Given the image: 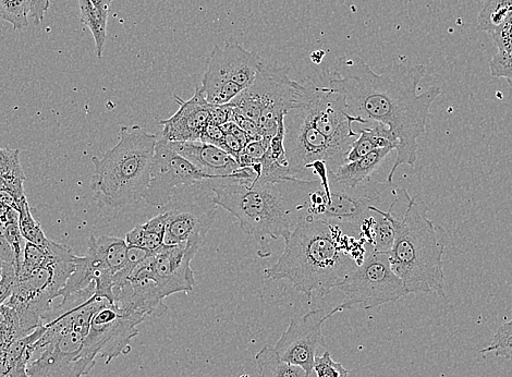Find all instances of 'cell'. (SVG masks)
<instances>
[{
  "instance_id": "40",
  "label": "cell",
  "mask_w": 512,
  "mask_h": 377,
  "mask_svg": "<svg viewBox=\"0 0 512 377\" xmlns=\"http://www.w3.org/2000/svg\"><path fill=\"white\" fill-rule=\"evenodd\" d=\"M323 51L314 52L311 54V60L315 65H320L322 63L323 57L325 55H321Z\"/></svg>"
},
{
  "instance_id": "33",
  "label": "cell",
  "mask_w": 512,
  "mask_h": 377,
  "mask_svg": "<svg viewBox=\"0 0 512 377\" xmlns=\"http://www.w3.org/2000/svg\"><path fill=\"white\" fill-rule=\"evenodd\" d=\"M0 328L15 334L18 338L27 336L22 332L18 313L8 304H0Z\"/></svg>"
},
{
  "instance_id": "14",
  "label": "cell",
  "mask_w": 512,
  "mask_h": 377,
  "mask_svg": "<svg viewBox=\"0 0 512 377\" xmlns=\"http://www.w3.org/2000/svg\"><path fill=\"white\" fill-rule=\"evenodd\" d=\"M285 150L290 176L308 180V165L322 161L332 175L346 163L350 148L322 135L292 108L285 116Z\"/></svg>"
},
{
  "instance_id": "32",
  "label": "cell",
  "mask_w": 512,
  "mask_h": 377,
  "mask_svg": "<svg viewBox=\"0 0 512 377\" xmlns=\"http://www.w3.org/2000/svg\"><path fill=\"white\" fill-rule=\"evenodd\" d=\"M9 176H26L20 164V152L0 148V178Z\"/></svg>"
},
{
  "instance_id": "5",
  "label": "cell",
  "mask_w": 512,
  "mask_h": 377,
  "mask_svg": "<svg viewBox=\"0 0 512 377\" xmlns=\"http://www.w3.org/2000/svg\"><path fill=\"white\" fill-rule=\"evenodd\" d=\"M94 293L89 287L63 298L53 308L44 334L33 345L30 377H83L90 373L81 358L85 338L93 314L109 301Z\"/></svg>"
},
{
  "instance_id": "2",
  "label": "cell",
  "mask_w": 512,
  "mask_h": 377,
  "mask_svg": "<svg viewBox=\"0 0 512 377\" xmlns=\"http://www.w3.org/2000/svg\"><path fill=\"white\" fill-rule=\"evenodd\" d=\"M218 206L233 214L245 234L253 237L261 259L270 258V240H287L306 212L310 194L322 188L319 179L290 178L247 185L233 176L211 179Z\"/></svg>"
},
{
  "instance_id": "1",
  "label": "cell",
  "mask_w": 512,
  "mask_h": 377,
  "mask_svg": "<svg viewBox=\"0 0 512 377\" xmlns=\"http://www.w3.org/2000/svg\"><path fill=\"white\" fill-rule=\"evenodd\" d=\"M425 74L423 65L376 74L359 57L340 59L332 72L334 83L346 96L348 114L360 125H384L397 139V157L388 182H393L401 165L416 164L418 140L425 132L432 104L442 94L437 85L418 94Z\"/></svg>"
},
{
  "instance_id": "28",
  "label": "cell",
  "mask_w": 512,
  "mask_h": 377,
  "mask_svg": "<svg viewBox=\"0 0 512 377\" xmlns=\"http://www.w3.org/2000/svg\"><path fill=\"white\" fill-rule=\"evenodd\" d=\"M19 228L21 234L26 241L33 243V245L45 248L50 239H48L42 229L41 224L35 221L32 215L28 200L24 201L19 208Z\"/></svg>"
},
{
  "instance_id": "38",
  "label": "cell",
  "mask_w": 512,
  "mask_h": 377,
  "mask_svg": "<svg viewBox=\"0 0 512 377\" xmlns=\"http://www.w3.org/2000/svg\"><path fill=\"white\" fill-rule=\"evenodd\" d=\"M222 149L229 153L231 156H234L237 160L242 150L245 149V145H243L242 142L235 136L230 135V133H225Z\"/></svg>"
},
{
  "instance_id": "12",
  "label": "cell",
  "mask_w": 512,
  "mask_h": 377,
  "mask_svg": "<svg viewBox=\"0 0 512 377\" xmlns=\"http://www.w3.org/2000/svg\"><path fill=\"white\" fill-rule=\"evenodd\" d=\"M265 65L258 53L238 43L216 46L200 85L206 101L217 106L230 104L250 87Z\"/></svg>"
},
{
  "instance_id": "27",
  "label": "cell",
  "mask_w": 512,
  "mask_h": 377,
  "mask_svg": "<svg viewBox=\"0 0 512 377\" xmlns=\"http://www.w3.org/2000/svg\"><path fill=\"white\" fill-rule=\"evenodd\" d=\"M512 19V0H487L478 17V29L493 32Z\"/></svg>"
},
{
  "instance_id": "15",
  "label": "cell",
  "mask_w": 512,
  "mask_h": 377,
  "mask_svg": "<svg viewBox=\"0 0 512 377\" xmlns=\"http://www.w3.org/2000/svg\"><path fill=\"white\" fill-rule=\"evenodd\" d=\"M143 323L136 316L119 310L114 303L107 301L91 319L90 330L85 338L82 361L91 371L96 356L101 355L109 364L121 355L132 350L131 340L139 335L138 326Z\"/></svg>"
},
{
  "instance_id": "3",
  "label": "cell",
  "mask_w": 512,
  "mask_h": 377,
  "mask_svg": "<svg viewBox=\"0 0 512 377\" xmlns=\"http://www.w3.org/2000/svg\"><path fill=\"white\" fill-rule=\"evenodd\" d=\"M352 239L340 226L304 213L285 240L282 257L264 270L265 278L287 281L309 300L325 297L357 267L349 254Z\"/></svg>"
},
{
  "instance_id": "25",
  "label": "cell",
  "mask_w": 512,
  "mask_h": 377,
  "mask_svg": "<svg viewBox=\"0 0 512 377\" xmlns=\"http://www.w3.org/2000/svg\"><path fill=\"white\" fill-rule=\"evenodd\" d=\"M259 377H315L301 367L280 359L274 347L264 346L255 356Z\"/></svg>"
},
{
  "instance_id": "7",
  "label": "cell",
  "mask_w": 512,
  "mask_h": 377,
  "mask_svg": "<svg viewBox=\"0 0 512 377\" xmlns=\"http://www.w3.org/2000/svg\"><path fill=\"white\" fill-rule=\"evenodd\" d=\"M47 261L28 275L17 277L14 291L6 304L18 313L24 335L46 324L53 301L60 297L78 258L72 249L55 241L48 245Z\"/></svg>"
},
{
  "instance_id": "41",
  "label": "cell",
  "mask_w": 512,
  "mask_h": 377,
  "mask_svg": "<svg viewBox=\"0 0 512 377\" xmlns=\"http://www.w3.org/2000/svg\"><path fill=\"white\" fill-rule=\"evenodd\" d=\"M4 263L5 262L3 261L2 257H0V275H2Z\"/></svg>"
},
{
  "instance_id": "36",
  "label": "cell",
  "mask_w": 512,
  "mask_h": 377,
  "mask_svg": "<svg viewBox=\"0 0 512 377\" xmlns=\"http://www.w3.org/2000/svg\"><path fill=\"white\" fill-rule=\"evenodd\" d=\"M225 138V132L222 128V126L215 125L213 123H210L207 125L203 132V136L201 139V142L215 145V147L223 148Z\"/></svg>"
},
{
  "instance_id": "13",
  "label": "cell",
  "mask_w": 512,
  "mask_h": 377,
  "mask_svg": "<svg viewBox=\"0 0 512 377\" xmlns=\"http://www.w3.org/2000/svg\"><path fill=\"white\" fill-rule=\"evenodd\" d=\"M367 248L363 263L336 287L346 296V300L339 304L343 311L355 307L370 310L409 295L390 266L388 253L376 251L368 243Z\"/></svg>"
},
{
  "instance_id": "22",
  "label": "cell",
  "mask_w": 512,
  "mask_h": 377,
  "mask_svg": "<svg viewBox=\"0 0 512 377\" xmlns=\"http://www.w3.org/2000/svg\"><path fill=\"white\" fill-rule=\"evenodd\" d=\"M392 151H394L393 148L377 149L358 161L345 163L336 172L329 175V180L348 187L359 186L362 182L371 179L372 174Z\"/></svg>"
},
{
  "instance_id": "8",
  "label": "cell",
  "mask_w": 512,
  "mask_h": 377,
  "mask_svg": "<svg viewBox=\"0 0 512 377\" xmlns=\"http://www.w3.org/2000/svg\"><path fill=\"white\" fill-rule=\"evenodd\" d=\"M302 91V82L292 80L288 69L265 65L250 87L229 105L258 126L261 138L272 139L279 121L298 106Z\"/></svg>"
},
{
  "instance_id": "17",
  "label": "cell",
  "mask_w": 512,
  "mask_h": 377,
  "mask_svg": "<svg viewBox=\"0 0 512 377\" xmlns=\"http://www.w3.org/2000/svg\"><path fill=\"white\" fill-rule=\"evenodd\" d=\"M157 135L151 178L143 200L156 208H163L175 192L184 186L211 179L202 174L185 157L169 147L166 140Z\"/></svg>"
},
{
  "instance_id": "37",
  "label": "cell",
  "mask_w": 512,
  "mask_h": 377,
  "mask_svg": "<svg viewBox=\"0 0 512 377\" xmlns=\"http://www.w3.org/2000/svg\"><path fill=\"white\" fill-rule=\"evenodd\" d=\"M0 257L5 263L15 264V254L6 238L5 225L0 222Z\"/></svg>"
},
{
  "instance_id": "39",
  "label": "cell",
  "mask_w": 512,
  "mask_h": 377,
  "mask_svg": "<svg viewBox=\"0 0 512 377\" xmlns=\"http://www.w3.org/2000/svg\"><path fill=\"white\" fill-rule=\"evenodd\" d=\"M90 2L96 7L109 11V8H111L113 0H90Z\"/></svg>"
},
{
  "instance_id": "34",
  "label": "cell",
  "mask_w": 512,
  "mask_h": 377,
  "mask_svg": "<svg viewBox=\"0 0 512 377\" xmlns=\"http://www.w3.org/2000/svg\"><path fill=\"white\" fill-rule=\"evenodd\" d=\"M17 281L15 264L4 263L2 275H0V304H4L12 295Z\"/></svg>"
},
{
  "instance_id": "20",
  "label": "cell",
  "mask_w": 512,
  "mask_h": 377,
  "mask_svg": "<svg viewBox=\"0 0 512 377\" xmlns=\"http://www.w3.org/2000/svg\"><path fill=\"white\" fill-rule=\"evenodd\" d=\"M167 143L211 179L231 177L240 168L234 156L215 145L201 141Z\"/></svg>"
},
{
  "instance_id": "16",
  "label": "cell",
  "mask_w": 512,
  "mask_h": 377,
  "mask_svg": "<svg viewBox=\"0 0 512 377\" xmlns=\"http://www.w3.org/2000/svg\"><path fill=\"white\" fill-rule=\"evenodd\" d=\"M201 247L194 242L163 245L138 266L156 284L163 299L178 293L189 294L197 284L191 262Z\"/></svg>"
},
{
  "instance_id": "21",
  "label": "cell",
  "mask_w": 512,
  "mask_h": 377,
  "mask_svg": "<svg viewBox=\"0 0 512 377\" xmlns=\"http://www.w3.org/2000/svg\"><path fill=\"white\" fill-rule=\"evenodd\" d=\"M50 6L51 0H0V18L22 31L29 27V18L39 26Z\"/></svg>"
},
{
  "instance_id": "4",
  "label": "cell",
  "mask_w": 512,
  "mask_h": 377,
  "mask_svg": "<svg viewBox=\"0 0 512 377\" xmlns=\"http://www.w3.org/2000/svg\"><path fill=\"white\" fill-rule=\"evenodd\" d=\"M428 212L429 206L419 197H411L404 216L381 210L395 230L388 259L408 294L446 298L443 257L449 237L442 226L430 220Z\"/></svg>"
},
{
  "instance_id": "26",
  "label": "cell",
  "mask_w": 512,
  "mask_h": 377,
  "mask_svg": "<svg viewBox=\"0 0 512 377\" xmlns=\"http://www.w3.org/2000/svg\"><path fill=\"white\" fill-rule=\"evenodd\" d=\"M80 21L91 31L95 43L96 57L102 59L107 40L109 11L94 6L90 0H79Z\"/></svg>"
},
{
  "instance_id": "31",
  "label": "cell",
  "mask_w": 512,
  "mask_h": 377,
  "mask_svg": "<svg viewBox=\"0 0 512 377\" xmlns=\"http://www.w3.org/2000/svg\"><path fill=\"white\" fill-rule=\"evenodd\" d=\"M313 372L318 377H348V370L343 364L334 361L329 351L321 357L316 356Z\"/></svg>"
},
{
  "instance_id": "24",
  "label": "cell",
  "mask_w": 512,
  "mask_h": 377,
  "mask_svg": "<svg viewBox=\"0 0 512 377\" xmlns=\"http://www.w3.org/2000/svg\"><path fill=\"white\" fill-rule=\"evenodd\" d=\"M167 216L164 212L156 215L149 222L134 227L126 235L130 248H140L153 252L164 245Z\"/></svg>"
},
{
  "instance_id": "9",
  "label": "cell",
  "mask_w": 512,
  "mask_h": 377,
  "mask_svg": "<svg viewBox=\"0 0 512 377\" xmlns=\"http://www.w3.org/2000/svg\"><path fill=\"white\" fill-rule=\"evenodd\" d=\"M410 194L393 182H379L372 178L356 187H348L329 180V194L323 204L307 209V214L329 224L348 226L359 230L365 218L373 214L372 206L383 211L394 210L399 201L409 200Z\"/></svg>"
},
{
  "instance_id": "10",
  "label": "cell",
  "mask_w": 512,
  "mask_h": 377,
  "mask_svg": "<svg viewBox=\"0 0 512 377\" xmlns=\"http://www.w3.org/2000/svg\"><path fill=\"white\" fill-rule=\"evenodd\" d=\"M302 84L300 101L295 107L300 115L322 135L351 149L359 137L353 130L358 121L348 114L346 96L334 83L332 72Z\"/></svg>"
},
{
  "instance_id": "29",
  "label": "cell",
  "mask_w": 512,
  "mask_h": 377,
  "mask_svg": "<svg viewBox=\"0 0 512 377\" xmlns=\"http://www.w3.org/2000/svg\"><path fill=\"white\" fill-rule=\"evenodd\" d=\"M371 212L375 213V228L372 247L376 251L388 252L392 249L395 240L393 224L381 213V209L372 206Z\"/></svg>"
},
{
  "instance_id": "30",
  "label": "cell",
  "mask_w": 512,
  "mask_h": 377,
  "mask_svg": "<svg viewBox=\"0 0 512 377\" xmlns=\"http://www.w3.org/2000/svg\"><path fill=\"white\" fill-rule=\"evenodd\" d=\"M51 242V241H50ZM50 245V243H48ZM48 245L45 248H41L33 245V243L26 242L23 250V258L20 266L16 270L17 277L28 275L38 267L42 266L48 259Z\"/></svg>"
},
{
  "instance_id": "11",
  "label": "cell",
  "mask_w": 512,
  "mask_h": 377,
  "mask_svg": "<svg viewBox=\"0 0 512 377\" xmlns=\"http://www.w3.org/2000/svg\"><path fill=\"white\" fill-rule=\"evenodd\" d=\"M211 179L179 188L163 206L167 216L164 245H185L188 242L203 245L217 213Z\"/></svg>"
},
{
  "instance_id": "19",
  "label": "cell",
  "mask_w": 512,
  "mask_h": 377,
  "mask_svg": "<svg viewBox=\"0 0 512 377\" xmlns=\"http://www.w3.org/2000/svg\"><path fill=\"white\" fill-rule=\"evenodd\" d=\"M174 97L179 109L174 116L160 121L162 130L158 136L167 142L201 141L205 128L211 123L213 105L206 101L200 85L195 87L188 101Z\"/></svg>"
},
{
  "instance_id": "6",
  "label": "cell",
  "mask_w": 512,
  "mask_h": 377,
  "mask_svg": "<svg viewBox=\"0 0 512 377\" xmlns=\"http://www.w3.org/2000/svg\"><path fill=\"white\" fill-rule=\"evenodd\" d=\"M157 135L140 126L121 127L119 142L102 158L93 157L91 189L111 208L143 200L151 178Z\"/></svg>"
},
{
  "instance_id": "23",
  "label": "cell",
  "mask_w": 512,
  "mask_h": 377,
  "mask_svg": "<svg viewBox=\"0 0 512 377\" xmlns=\"http://www.w3.org/2000/svg\"><path fill=\"white\" fill-rule=\"evenodd\" d=\"M359 137L352 143L347 154L346 163L360 160L365 155L377 149L398 147V141L387 127L382 124L372 123L362 125Z\"/></svg>"
},
{
  "instance_id": "35",
  "label": "cell",
  "mask_w": 512,
  "mask_h": 377,
  "mask_svg": "<svg viewBox=\"0 0 512 377\" xmlns=\"http://www.w3.org/2000/svg\"><path fill=\"white\" fill-rule=\"evenodd\" d=\"M491 35L499 52L509 53L512 50V19L491 32Z\"/></svg>"
},
{
  "instance_id": "18",
  "label": "cell",
  "mask_w": 512,
  "mask_h": 377,
  "mask_svg": "<svg viewBox=\"0 0 512 377\" xmlns=\"http://www.w3.org/2000/svg\"><path fill=\"white\" fill-rule=\"evenodd\" d=\"M340 312L344 311L338 306L329 313L312 310L299 318L291 319L287 330L274 346L280 359L312 374L316 354L321 347L326 346L323 325Z\"/></svg>"
}]
</instances>
